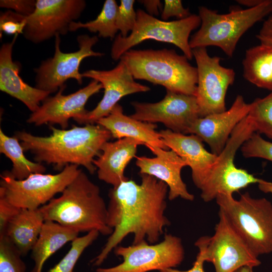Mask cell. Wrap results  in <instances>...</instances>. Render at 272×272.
Wrapping results in <instances>:
<instances>
[{"instance_id": "8fae6325", "label": "cell", "mask_w": 272, "mask_h": 272, "mask_svg": "<svg viewBox=\"0 0 272 272\" xmlns=\"http://www.w3.org/2000/svg\"><path fill=\"white\" fill-rule=\"evenodd\" d=\"M114 253L122 262L110 267H99L96 272L160 271L177 266L184 257L181 239L170 234H165L162 241L154 244L144 241L126 247L118 245Z\"/></svg>"}, {"instance_id": "484cf974", "label": "cell", "mask_w": 272, "mask_h": 272, "mask_svg": "<svg viewBox=\"0 0 272 272\" xmlns=\"http://www.w3.org/2000/svg\"><path fill=\"white\" fill-rule=\"evenodd\" d=\"M242 64L246 80L272 91V48L260 44L247 49Z\"/></svg>"}, {"instance_id": "8d00e7d4", "label": "cell", "mask_w": 272, "mask_h": 272, "mask_svg": "<svg viewBox=\"0 0 272 272\" xmlns=\"http://www.w3.org/2000/svg\"><path fill=\"white\" fill-rule=\"evenodd\" d=\"M20 210L0 196V237L4 235L8 223Z\"/></svg>"}, {"instance_id": "603a6c76", "label": "cell", "mask_w": 272, "mask_h": 272, "mask_svg": "<svg viewBox=\"0 0 272 272\" xmlns=\"http://www.w3.org/2000/svg\"><path fill=\"white\" fill-rule=\"evenodd\" d=\"M96 123L109 131L113 138H129L141 141L146 147L169 149L163 142L159 131L156 130V124L138 120L125 115L118 103L108 115L100 118Z\"/></svg>"}, {"instance_id": "83f0119b", "label": "cell", "mask_w": 272, "mask_h": 272, "mask_svg": "<svg viewBox=\"0 0 272 272\" xmlns=\"http://www.w3.org/2000/svg\"><path fill=\"white\" fill-rule=\"evenodd\" d=\"M118 7L115 1L106 0L101 12L95 20L86 23L74 21L70 25L69 31L85 28L91 32L98 33L100 37L114 39L118 31L116 25Z\"/></svg>"}, {"instance_id": "5bb4252c", "label": "cell", "mask_w": 272, "mask_h": 272, "mask_svg": "<svg viewBox=\"0 0 272 272\" xmlns=\"http://www.w3.org/2000/svg\"><path fill=\"white\" fill-rule=\"evenodd\" d=\"M86 7L84 0H36L35 11L26 17L23 35L37 44L56 35H65Z\"/></svg>"}, {"instance_id": "9c48e42d", "label": "cell", "mask_w": 272, "mask_h": 272, "mask_svg": "<svg viewBox=\"0 0 272 272\" xmlns=\"http://www.w3.org/2000/svg\"><path fill=\"white\" fill-rule=\"evenodd\" d=\"M78 167L68 165L58 173H34L23 180L5 171L1 175L0 196L20 209H38L64 190L81 170Z\"/></svg>"}, {"instance_id": "b9f144b4", "label": "cell", "mask_w": 272, "mask_h": 272, "mask_svg": "<svg viewBox=\"0 0 272 272\" xmlns=\"http://www.w3.org/2000/svg\"><path fill=\"white\" fill-rule=\"evenodd\" d=\"M263 0H238L237 2L242 5L249 8L254 7L261 4Z\"/></svg>"}, {"instance_id": "e0dca14e", "label": "cell", "mask_w": 272, "mask_h": 272, "mask_svg": "<svg viewBox=\"0 0 272 272\" xmlns=\"http://www.w3.org/2000/svg\"><path fill=\"white\" fill-rule=\"evenodd\" d=\"M65 87V84L55 96L44 100L39 108L30 115L27 122L36 126L56 124L65 129L69 119L72 118L75 120L84 115L87 112L85 106L88 100L103 89L102 84L95 80L85 87L66 95L63 94Z\"/></svg>"}, {"instance_id": "7bdbcfd3", "label": "cell", "mask_w": 272, "mask_h": 272, "mask_svg": "<svg viewBox=\"0 0 272 272\" xmlns=\"http://www.w3.org/2000/svg\"><path fill=\"white\" fill-rule=\"evenodd\" d=\"M252 268L253 267L251 266L245 265L239 268L234 272H253Z\"/></svg>"}, {"instance_id": "ac0fdd59", "label": "cell", "mask_w": 272, "mask_h": 272, "mask_svg": "<svg viewBox=\"0 0 272 272\" xmlns=\"http://www.w3.org/2000/svg\"><path fill=\"white\" fill-rule=\"evenodd\" d=\"M251 107V103H246L242 96L239 95L229 110L196 119L189 129L188 134L199 137L209 145L211 152L218 156L225 147L234 128L247 116Z\"/></svg>"}, {"instance_id": "4fadbf2b", "label": "cell", "mask_w": 272, "mask_h": 272, "mask_svg": "<svg viewBox=\"0 0 272 272\" xmlns=\"http://www.w3.org/2000/svg\"><path fill=\"white\" fill-rule=\"evenodd\" d=\"M192 50L197 65L195 97L200 117L226 111V92L234 81V71L222 66L221 58L210 56L206 47Z\"/></svg>"}, {"instance_id": "6da1fadb", "label": "cell", "mask_w": 272, "mask_h": 272, "mask_svg": "<svg viewBox=\"0 0 272 272\" xmlns=\"http://www.w3.org/2000/svg\"><path fill=\"white\" fill-rule=\"evenodd\" d=\"M141 182L132 179L122 182L109 192L107 222L113 229L100 252L91 262L99 266L128 235L132 234V244L146 241L158 242L170 222L165 215L167 185L148 174H140Z\"/></svg>"}, {"instance_id": "d590c367", "label": "cell", "mask_w": 272, "mask_h": 272, "mask_svg": "<svg viewBox=\"0 0 272 272\" xmlns=\"http://www.w3.org/2000/svg\"><path fill=\"white\" fill-rule=\"evenodd\" d=\"M36 1L34 0H1L0 7L28 17L35 11Z\"/></svg>"}, {"instance_id": "ee69618b", "label": "cell", "mask_w": 272, "mask_h": 272, "mask_svg": "<svg viewBox=\"0 0 272 272\" xmlns=\"http://www.w3.org/2000/svg\"><path fill=\"white\" fill-rule=\"evenodd\" d=\"M267 20L268 22L269 23V24L272 26V15H271L269 16Z\"/></svg>"}, {"instance_id": "d6986e66", "label": "cell", "mask_w": 272, "mask_h": 272, "mask_svg": "<svg viewBox=\"0 0 272 272\" xmlns=\"http://www.w3.org/2000/svg\"><path fill=\"white\" fill-rule=\"evenodd\" d=\"M147 147L156 156L136 157L135 164L140 169V174L153 176L165 182L168 187L170 200L178 197L193 200L194 196L188 191L181 175L182 169L187 166L186 162L172 150L150 146Z\"/></svg>"}, {"instance_id": "f1b7e54d", "label": "cell", "mask_w": 272, "mask_h": 272, "mask_svg": "<svg viewBox=\"0 0 272 272\" xmlns=\"http://www.w3.org/2000/svg\"><path fill=\"white\" fill-rule=\"evenodd\" d=\"M248 115L257 133L272 139V91L265 97L252 102Z\"/></svg>"}, {"instance_id": "4dcf8cb0", "label": "cell", "mask_w": 272, "mask_h": 272, "mask_svg": "<svg viewBox=\"0 0 272 272\" xmlns=\"http://www.w3.org/2000/svg\"><path fill=\"white\" fill-rule=\"evenodd\" d=\"M21 256L7 236L0 237V272H26Z\"/></svg>"}, {"instance_id": "30bf717a", "label": "cell", "mask_w": 272, "mask_h": 272, "mask_svg": "<svg viewBox=\"0 0 272 272\" xmlns=\"http://www.w3.org/2000/svg\"><path fill=\"white\" fill-rule=\"evenodd\" d=\"M219 221L213 236H202L195 243L205 261L216 272H234L243 266H257L261 262L219 210Z\"/></svg>"}, {"instance_id": "74e56055", "label": "cell", "mask_w": 272, "mask_h": 272, "mask_svg": "<svg viewBox=\"0 0 272 272\" xmlns=\"http://www.w3.org/2000/svg\"><path fill=\"white\" fill-rule=\"evenodd\" d=\"M256 37L260 41V44L272 48V26L266 20L263 23Z\"/></svg>"}, {"instance_id": "1f68e13d", "label": "cell", "mask_w": 272, "mask_h": 272, "mask_svg": "<svg viewBox=\"0 0 272 272\" xmlns=\"http://www.w3.org/2000/svg\"><path fill=\"white\" fill-rule=\"evenodd\" d=\"M245 158H259L272 162V143L254 132L240 148Z\"/></svg>"}, {"instance_id": "7a4b0ae2", "label": "cell", "mask_w": 272, "mask_h": 272, "mask_svg": "<svg viewBox=\"0 0 272 272\" xmlns=\"http://www.w3.org/2000/svg\"><path fill=\"white\" fill-rule=\"evenodd\" d=\"M52 133L40 137L25 131H17L15 137L24 152H30L36 162L51 164L56 170L62 171L71 164L81 165L90 174L97 169L94 158L101 152L103 144L112 137L109 131L97 124L84 126L73 125L69 129L50 126Z\"/></svg>"}, {"instance_id": "e575fe53", "label": "cell", "mask_w": 272, "mask_h": 272, "mask_svg": "<svg viewBox=\"0 0 272 272\" xmlns=\"http://www.w3.org/2000/svg\"><path fill=\"white\" fill-rule=\"evenodd\" d=\"M191 15L189 9L184 8L181 1L165 0L161 17L162 20L167 21L171 17H176L178 20H181Z\"/></svg>"}, {"instance_id": "f35d334b", "label": "cell", "mask_w": 272, "mask_h": 272, "mask_svg": "<svg viewBox=\"0 0 272 272\" xmlns=\"http://www.w3.org/2000/svg\"><path fill=\"white\" fill-rule=\"evenodd\" d=\"M205 261L198 253L193 266L187 270H180L174 268H170L159 271L160 272H206L203 269V263Z\"/></svg>"}, {"instance_id": "d6a6232c", "label": "cell", "mask_w": 272, "mask_h": 272, "mask_svg": "<svg viewBox=\"0 0 272 272\" xmlns=\"http://www.w3.org/2000/svg\"><path fill=\"white\" fill-rule=\"evenodd\" d=\"M134 0H121L116 17V25L120 35L127 37L133 29L137 22V12L133 8Z\"/></svg>"}, {"instance_id": "277c9868", "label": "cell", "mask_w": 272, "mask_h": 272, "mask_svg": "<svg viewBox=\"0 0 272 272\" xmlns=\"http://www.w3.org/2000/svg\"><path fill=\"white\" fill-rule=\"evenodd\" d=\"M120 59L134 79L162 86L166 91L195 96L197 68L174 49H130Z\"/></svg>"}, {"instance_id": "ba28073f", "label": "cell", "mask_w": 272, "mask_h": 272, "mask_svg": "<svg viewBox=\"0 0 272 272\" xmlns=\"http://www.w3.org/2000/svg\"><path fill=\"white\" fill-rule=\"evenodd\" d=\"M255 132L248 115L234 128L200 189L204 201H211L221 193L233 195L235 192L258 183L260 179L245 169L237 168L234 162L238 149Z\"/></svg>"}, {"instance_id": "836d02e7", "label": "cell", "mask_w": 272, "mask_h": 272, "mask_svg": "<svg viewBox=\"0 0 272 272\" xmlns=\"http://www.w3.org/2000/svg\"><path fill=\"white\" fill-rule=\"evenodd\" d=\"M26 17L8 10L1 13L0 16V35L2 32L9 35L23 34L26 25Z\"/></svg>"}, {"instance_id": "d4e9b609", "label": "cell", "mask_w": 272, "mask_h": 272, "mask_svg": "<svg viewBox=\"0 0 272 272\" xmlns=\"http://www.w3.org/2000/svg\"><path fill=\"white\" fill-rule=\"evenodd\" d=\"M79 232L51 220H45L31 250L34 266L31 272H42L45 261L66 243L72 242Z\"/></svg>"}, {"instance_id": "cb8c5ba5", "label": "cell", "mask_w": 272, "mask_h": 272, "mask_svg": "<svg viewBox=\"0 0 272 272\" xmlns=\"http://www.w3.org/2000/svg\"><path fill=\"white\" fill-rule=\"evenodd\" d=\"M44 221L40 208L20 209L8 223L3 236L8 238L22 256H25L32 250Z\"/></svg>"}, {"instance_id": "5b68a950", "label": "cell", "mask_w": 272, "mask_h": 272, "mask_svg": "<svg viewBox=\"0 0 272 272\" xmlns=\"http://www.w3.org/2000/svg\"><path fill=\"white\" fill-rule=\"evenodd\" d=\"M271 13L272 0H263L254 7L233 9L230 12L223 14L200 6L198 8L200 27L191 37L190 47L192 49L217 46L231 57L244 33Z\"/></svg>"}, {"instance_id": "3957f363", "label": "cell", "mask_w": 272, "mask_h": 272, "mask_svg": "<svg viewBox=\"0 0 272 272\" xmlns=\"http://www.w3.org/2000/svg\"><path fill=\"white\" fill-rule=\"evenodd\" d=\"M45 220H51L79 232L97 230L110 235L107 207L100 188L82 170L58 197L40 208Z\"/></svg>"}, {"instance_id": "9a60e30c", "label": "cell", "mask_w": 272, "mask_h": 272, "mask_svg": "<svg viewBox=\"0 0 272 272\" xmlns=\"http://www.w3.org/2000/svg\"><path fill=\"white\" fill-rule=\"evenodd\" d=\"M134 113L130 116L152 123L160 122L175 132L188 134L193 122L200 117L195 96L166 91L163 99L155 103L133 101Z\"/></svg>"}, {"instance_id": "ab89813d", "label": "cell", "mask_w": 272, "mask_h": 272, "mask_svg": "<svg viewBox=\"0 0 272 272\" xmlns=\"http://www.w3.org/2000/svg\"><path fill=\"white\" fill-rule=\"evenodd\" d=\"M139 2L143 4L147 10V13L150 15L158 16L160 10L162 12V4L159 0H144Z\"/></svg>"}, {"instance_id": "4316f807", "label": "cell", "mask_w": 272, "mask_h": 272, "mask_svg": "<svg viewBox=\"0 0 272 272\" xmlns=\"http://www.w3.org/2000/svg\"><path fill=\"white\" fill-rule=\"evenodd\" d=\"M0 152L10 159L13 164L10 172L17 180H23L34 173H44L46 167L41 163L34 162L25 157L19 141L14 135L10 137L0 129Z\"/></svg>"}, {"instance_id": "f546056e", "label": "cell", "mask_w": 272, "mask_h": 272, "mask_svg": "<svg viewBox=\"0 0 272 272\" xmlns=\"http://www.w3.org/2000/svg\"><path fill=\"white\" fill-rule=\"evenodd\" d=\"M100 233L92 230L84 236L78 237L71 243L67 253L47 272H74V268L84 251L95 241Z\"/></svg>"}, {"instance_id": "44dd1931", "label": "cell", "mask_w": 272, "mask_h": 272, "mask_svg": "<svg viewBox=\"0 0 272 272\" xmlns=\"http://www.w3.org/2000/svg\"><path fill=\"white\" fill-rule=\"evenodd\" d=\"M18 35L0 49V90L20 100L32 112L36 111L51 94L25 82L20 76L21 64L12 59V51Z\"/></svg>"}, {"instance_id": "8992f818", "label": "cell", "mask_w": 272, "mask_h": 272, "mask_svg": "<svg viewBox=\"0 0 272 272\" xmlns=\"http://www.w3.org/2000/svg\"><path fill=\"white\" fill-rule=\"evenodd\" d=\"M220 210L257 256L272 252V204L247 192L238 200L221 193L216 198Z\"/></svg>"}, {"instance_id": "2e32d148", "label": "cell", "mask_w": 272, "mask_h": 272, "mask_svg": "<svg viewBox=\"0 0 272 272\" xmlns=\"http://www.w3.org/2000/svg\"><path fill=\"white\" fill-rule=\"evenodd\" d=\"M83 78L98 81L102 85L104 95L96 107L75 120L80 124H94L107 116L123 97L136 93L146 92L151 89L135 82L125 63L121 60L110 70H90L82 73Z\"/></svg>"}, {"instance_id": "ffe728a7", "label": "cell", "mask_w": 272, "mask_h": 272, "mask_svg": "<svg viewBox=\"0 0 272 272\" xmlns=\"http://www.w3.org/2000/svg\"><path fill=\"white\" fill-rule=\"evenodd\" d=\"M167 148L182 158L191 170L194 185L200 189L215 163L217 155L207 151L197 135L173 132L168 129L159 131Z\"/></svg>"}, {"instance_id": "7402d4cb", "label": "cell", "mask_w": 272, "mask_h": 272, "mask_svg": "<svg viewBox=\"0 0 272 272\" xmlns=\"http://www.w3.org/2000/svg\"><path fill=\"white\" fill-rule=\"evenodd\" d=\"M142 145L141 141L129 138L105 143L100 154L93 161L98 178L112 187L128 179L124 175L125 169L136 157L138 146Z\"/></svg>"}, {"instance_id": "52a82bcc", "label": "cell", "mask_w": 272, "mask_h": 272, "mask_svg": "<svg viewBox=\"0 0 272 272\" xmlns=\"http://www.w3.org/2000/svg\"><path fill=\"white\" fill-rule=\"evenodd\" d=\"M136 12V24L130 34L123 38L119 33L114 38L110 53L113 60L120 59L132 47L149 39L173 44L182 50L188 60L192 58L189 38L191 32L200 26L198 15L191 14L183 19L164 21L142 9Z\"/></svg>"}, {"instance_id": "60d3db41", "label": "cell", "mask_w": 272, "mask_h": 272, "mask_svg": "<svg viewBox=\"0 0 272 272\" xmlns=\"http://www.w3.org/2000/svg\"><path fill=\"white\" fill-rule=\"evenodd\" d=\"M257 184L258 188L261 191L272 193V182L260 179Z\"/></svg>"}, {"instance_id": "7c38bea8", "label": "cell", "mask_w": 272, "mask_h": 272, "mask_svg": "<svg viewBox=\"0 0 272 272\" xmlns=\"http://www.w3.org/2000/svg\"><path fill=\"white\" fill-rule=\"evenodd\" d=\"M79 49L75 52L64 53L60 49L59 35L55 36V51L53 56L43 61L35 69L36 87L52 93L65 85L69 79H75L78 83H83L80 66L85 58L90 56H102L104 53L94 51L93 47L98 41L97 36L87 34L77 37Z\"/></svg>"}]
</instances>
